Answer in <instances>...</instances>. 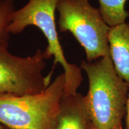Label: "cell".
Listing matches in <instances>:
<instances>
[{"instance_id": "5b68a950", "label": "cell", "mask_w": 129, "mask_h": 129, "mask_svg": "<svg viewBox=\"0 0 129 129\" xmlns=\"http://www.w3.org/2000/svg\"><path fill=\"white\" fill-rule=\"evenodd\" d=\"M9 40L0 38V95L39 93L50 84L53 72L44 76L46 59L43 51L20 57L9 51Z\"/></svg>"}, {"instance_id": "ba28073f", "label": "cell", "mask_w": 129, "mask_h": 129, "mask_svg": "<svg viewBox=\"0 0 129 129\" xmlns=\"http://www.w3.org/2000/svg\"><path fill=\"white\" fill-rule=\"evenodd\" d=\"M99 11L110 27L125 22L129 12L125 9L127 0H98Z\"/></svg>"}, {"instance_id": "7a4b0ae2", "label": "cell", "mask_w": 129, "mask_h": 129, "mask_svg": "<svg viewBox=\"0 0 129 129\" xmlns=\"http://www.w3.org/2000/svg\"><path fill=\"white\" fill-rule=\"evenodd\" d=\"M59 0H28L25 6L16 10L11 16L9 26L10 34L22 33L27 27L34 26L41 30L46 37L47 46L43 51L46 59L54 57V65L60 64L65 76L64 94L78 93L83 81L82 69L66 59L60 43L55 13Z\"/></svg>"}, {"instance_id": "30bf717a", "label": "cell", "mask_w": 129, "mask_h": 129, "mask_svg": "<svg viewBox=\"0 0 129 129\" xmlns=\"http://www.w3.org/2000/svg\"><path fill=\"white\" fill-rule=\"evenodd\" d=\"M125 129H129V91L127 99L126 114H125Z\"/></svg>"}, {"instance_id": "7c38bea8", "label": "cell", "mask_w": 129, "mask_h": 129, "mask_svg": "<svg viewBox=\"0 0 129 129\" xmlns=\"http://www.w3.org/2000/svg\"><path fill=\"white\" fill-rule=\"evenodd\" d=\"M0 129H10V128H7V127H5V126H4V125H3L2 124H0Z\"/></svg>"}, {"instance_id": "8fae6325", "label": "cell", "mask_w": 129, "mask_h": 129, "mask_svg": "<svg viewBox=\"0 0 129 129\" xmlns=\"http://www.w3.org/2000/svg\"><path fill=\"white\" fill-rule=\"evenodd\" d=\"M90 129H96V128H95L94 125H93L92 124H91V127H90ZM113 129H122V124H121V125H118V126H117L116 127H115V128H113Z\"/></svg>"}, {"instance_id": "52a82bcc", "label": "cell", "mask_w": 129, "mask_h": 129, "mask_svg": "<svg viewBox=\"0 0 129 129\" xmlns=\"http://www.w3.org/2000/svg\"><path fill=\"white\" fill-rule=\"evenodd\" d=\"M109 56L117 74L129 85V23L110 27Z\"/></svg>"}, {"instance_id": "3957f363", "label": "cell", "mask_w": 129, "mask_h": 129, "mask_svg": "<svg viewBox=\"0 0 129 129\" xmlns=\"http://www.w3.org/2000/svg\"><path fill=\"white\" fill-rule=\"evenodd\" d=\"M64 84L63 72L39 93L0 95V124L10 129H53Z\"/></svg>"}, {"instance_id": "8992f818", "label": "cell", "mask_w": 129, "mask_h": 129, "mask_svg": "<svg viewBox=\"0 0 129 129\" xmlns=\"http://www.w3.org/2000/svg\"><path fill=\"white\" fill-rule=\"evenodd\" d=\"M91 124L84 96L63 94L53 129H90Z\"/></svg>"}, {"instance_id": "6da1fadb", "label": "cell", "mask_w": 129, "mask_h": 129, "mask_svg": "<svg viewBox=\"0 0 129 129\" xmlns=\"http://www.w3.org/2000/svg\"><path fill=\"white\" fill-rule=\"evenodd\" d=\"M88 79L85 107L96 129H113L122 124L125 116L129 85L118 75L110 56L92 62H81Z\"/></svg>"}, {"instance_id": "9c48e42d", "label": "cell", "mask_w": 129, "mask_h": 129, "mask_svg": "<svg viewBox=\"0 0 129 129\" xmlns=\"http://www.w3.org/2000/svg\"><path fill=\"white\" fill-rule=\"evenodd\" d=\"M16 10L14 0H0V38L9 40L10 34L9 26L11 16Z\"/></svg>"}, {"instance_id": "277c9868", "label": "cell", "mask_w": 129, "mask_h": 129, "mask_svg": "<svg viewBox=\"0 0 129 129\" xmlns=\"http://www.w3.org/2000/svg\"><path fill=\"white\" fill-rule=\"evenodd\" d=\"M90 0H59L58 28L60 32H69L84 49L87 62H92L109 56L110 26L104 20L99 9Z\"/></svg>"}]
</instances>
